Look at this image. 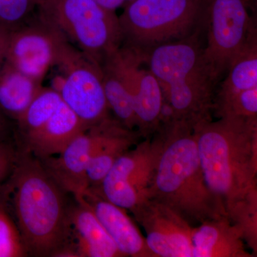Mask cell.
<instances>
[{"label": "cell", "instance_id": "obj_1", "mask_svg": "<svg viewBox=\"0 0 257 257\" xmlns=\"http://www.w3.org/2000/svg\"><path fill=\"white\" fill-rule=\"evenodd\" d=\"M207 187L257 253V119L232 116L193 125Z\"/></svg>", "mask_w": 257, "mask_h": 257}, {"label": "cell", "instance_id": "obj_2", "mask_svg": "<svg viewBox=\"0 0 257 257\" xmlns=\"http://www.w3.org/2000/svg\"><path fill=\"white\" fill-rule=\"evenodd\" d=\"M157 131L161 147L147 198L173 209L194 227L227 217L204 180L193 124L167 117Z\"/></svg>", "mask_w": 257, "mask_h": 257}, {"label": "cell", "instance_id": "obj_3", "mask_svg": "<svg viewBox=\"0 0 257 257\" xmlns=\"http://www.w3.org/2000/svg\"><path fill=\"white\" fill-rule=\"evenodd\" d=\"M13 210L28 256H58L68 236L64 191L30 152L18 151L10 175Z\"/></svg>", "mask_w": 257, "mask_h": 257}, {"label": "cell", "instance_id": "obj_4", "mask_svg": "<svg viewBox=\"0 0 257 257\" xmlns=\"http://www.w3.org/2000/svg\"><path fill=\"white\" fill-rule=\"evenodd\" d=\"M200 31L142 52L143 63L147 64L162 89L164 117L193 125L211 119L216 85L204 60Z\"/></svg>", "mask_w": 257, "mask_h": 257}, {"label": "cell", "instance_id": "obj_5", "mask_svg": "<svg viewBox=\"0 0 257 257\" xmlns=\"http://www.w3.org/2000/svg\"><path fill=\"white\" fill-rule=\"evenodd\" d=\"M207 0H134L119 17L121 47L145 52L192 35L205 20Z\"/></svg>", "mask_w": 257, "mask_h": 257}, {"label": "cell", "instance_id": "obj_6", "mask_svg": "<svg viewBox=\"0 0 257 257\" xmlns=\"http://www.w3.org/2000/svg\"><path fill=\"white\" fill-rule=\"evenodd\" d=\"M37 11L100 66L122 45L119 17L94 0H40Z\"/></svg>", "mask_w": 257, "mask_h": 257}, {"label": "cell", "instance_id": "obj_7", "mask_svg": "<svg viewBox=\"0 0 257 257\" xmlns=\"http://www.w3.org/2000/svg\"><path fill=\"white\" fill-rule=\"evenodd\" d=\"M55 67L62 77L52 87L75 113L85 127L110 117L102 82L101 66L66 40Z\"/></svg>", "mask_w": 257, "mask_h": 257}, {"label": "cell", "instance_id": "obj_8", "mask_svg": "<svg viewBox=\"0 0 257 257\" xmlns=\"http://www.w3.org/2000/svg\"><path fill=\"white\" fill-rule=\"evenodd\" d=\"M205 21L204 60L217 84L256 30L243 0H207Z\"/></svg>", "mask_w": 257, "mask_h": 257}, {"label": "cell", "instance_id": "obj_9", "mask_svg": "<svg viewBox=\"0 0 257 257\" xmlns=\"http://www.w3.org/2000/svg\"><path fill=\"white\" fill-rule=\"evenodd\" d=\"M158 131L118 159L99 187L90 188L115 205L131 211L147 198L159 152Z\"/></svg>", "mask_w": 257, "mask_h": 257}, {"label": "cell", "instance_id": "obj_10", "mask_svg": "<svg viewBox=\"0 0 257 257\" xmlns=\"http://www.w3.org/2000/svg\"><path fill=\"white\" fill-rule=\"evenodd\" d=\"M65 40L37 11L26 23L12 32L5 62L42 82L48 71L55 67Z\"/></svg>", "mask_w": 257, "mask_h": 257}, {"label": "cell", "instance_id": "obj_11", "mask_svg": "<svg viewBox=\"0 0 257 257\" xmlns=\"http://www.w3.org/2000/svg\"><path fill=\"white\" fill-rule=\"evenodd\" d=\"M146 233V242L153 257H192L194 226L171 208L146 198L133 210Z\"/></svg>", "mask_w": 257, "mask_h": 257}, {"label": "cell", "instance_id": "obj_12", "mask_svg": "<svg viewBox=\"0 0 257 257\" xmlns=\"http://www.w3.org/2000/svg\"><path fill=\"white\" fill-rule=\"evenodd\" d=\"M104 121L79 134L58 155L40 160L57 185L75 199L82 197L89 189L87 169Z\"/></svg>", "mask_w": 257, "mask_h": 257}, {"label": "cell", "instance_id": "obj_13", "mask_svg": "<svg viewBox=\"0 0 257 257\" xmlns=\"http://www.w3.org/2000/svg\"><path fill=\"white\" fill-rule=\"evenodd\" d=\"M120 57L137 118V130L142 138H150L163 120L165 104L162 89L149 69L140 68L143 64L141 57L127 52H123Z\"/></svg>", "mask_w": 257, "mask_h": 257}, {"label": "cell", "instance_id": "obj_14", "mask_svg": "<svg viewBox=\"0 0 257 257\" xmlns=\"http://www.w3.org/2000/svg\"><path fill=\"white\" fill-rule=\"evenodd\" d=\"M69 206L68 236L58 256L124 257L83 199Z\"/></svg>", "mask_w": 257, "mask_h": 257}, {"label": "cell", "instance_id": "obj_15", "mask_svg": "<svg viewBox=\"0 0 257 257\" xmlns=\"http://www.w3.org/2000/svg\"><path fill=\"white\" fill-rule=\"evenodd\" d=\"M78 199H83L91 207L124 257H153L145 237L125 209L106 200L90 188Z\"/></svg>", "mask_w": 257, "mask_h": 257}, {"label": "cell", "instance_id": "obj_16", "mask_svg": "<svg viewBox=\"0 0 257 257\" xmlns=\"http://www.w3.org/2000/svg\"><path fill=\"white\" fill-rule=\"evenodd\" d=\"M192 257H253L246 248L243 233L227 217L204 221L194 226Z\"/></svg>", "mask_w": 257, "mask_h": 257}, {"label": "cell", "instance_id": "obj_17", "mask_svg": "<svg viewBox=\"0 0 257 257\" xmlns=\"http://www.w3.org/2000/svg\"><path fill=\"white\" fill-rule=\"evenodd\" d=\"M85 130L78 116L62 101L50 119L22 143V150L39 160L55 156Z\"/></svg>", "mask_w": 257, "mask_h": 257}, {"label": "cell", "instance_id": "obj_18", "mask_svg": "<svg viewBox=\"0 0 257 257\" xmlns=\"http://www.w3.org/2000/svg\"><path fill=\"white\" fill-rule=\"evenodd\" d=\"M140 134L130 130L117 119L109 117L103 123L102 131L87 169L89 188L99 187L116 161L135 146Z\"/></svg>", "mask_w": 257, "mask_h": 257}, {"label": "cell", "instance_id": "obj_19", "mask_svg": "<svg viewBox=\"0 0 257 257\" xmlns=\"http://www.w3.org/2000/svg\"><path fill=\"white\" fill-rule=\"evenodd\" d=\"M42 88V82L28 77L5 60L0 67V110L17 121Z\"/></svg>", "mask_w": 257, "mask_h": 257}, {"label": "cell", "instance_id": "obj_20", "mask_svg": "<svg viewBox=\"0 0 257 257\" xmlns=\"http://www.w3.org/2000/svg\"><path fill=\"white\" fill-rule=\"evenodd\" d=\"M119 50L101 64L103 86L109 109L114 113L116 119L126 127L135 130L138 126L137 118Z\"/></svg>", "mask_w": 257, "mask_h": 257}, {"label": "cell", "instance_id": "obj_21", "mask_svg": "<svg viewBox=\"0 0 257 257\" xmlns=\"http://www.w3.org/2000/svg\"><path fill=\"white\" fill-rule=\"evenodd\" d=\"M214 104L257 87V37L253 34L230 64Z\"/></svg>", "mask_w": 257, "mask_h": 257}, {"label": "cell", "instance_id": "obj_22", "mask_svg": "<svg viewBox=\"0 0 257 257\" xmlns=\"http://www.w3.org/2000/svg\"><path fill=\"white\" fill-rule=\"evenodd\" d=\"M62 101L60 93L55 89L42 88L26 111L16 121L22 143L50 119Z\"/></svg>", "mask_w": 257, "mask_h": 257}, {"label": "cell", "instance_id": "obj_23", "mask_svg": "<svg viewBox=\"0 0 257 257\" xmlns=\"http://www.w3.org/2000/svg\"><path fill=\"white\" fill-rule=\"evenodd\" d=\"M219 118L232 116L243 119H257V87L238 93L235 95L214 104V109Z\"/></svg>", "mask_w": 257, "mask_h": 257}, {"label": "cell", "instance_id": "obj_24", "mask_svg": "<svg viewBox=\"0 0 257 257\" xmlns=\"http://www.w3.org/2000/svg\"><path fill=\"white\" fill-rule=\"evenodd\" d=\"M40 0H0V28L16 30L33 16Z\"/></svg>", "mask_w": 257, "mask_h": 257}, {"label": "cell", "instance_id": "obj_25", "mask_svg": "<svg viewBox=\"0 0 257 257\" xmlns=\"http://www.w3.org/2000/svg\"><path fill=\"white\" fill-rule=\"evenodd\" d=\"M27 256L16 224L0 208V257Z\"/></svg>", "mask_w": 257, "mask_h": 257}, {"label": "cell", "instance_id": "obj_26", "mask_svg": "<svg viewBox=\"0 0 257 257\" xmlns=\"http://www.w3.org/2000/svg\"><path fill=\"white\" fill-rule=\"evenodd\" d=\"M18 154L11 143L0 140V182L11 174Z\"/></svg>", "mask_w": 257, "mask_h": 257}, {"label": "cell", "instance_id": "obj_27", "mask_svg": "<svg viewBox=\"0 0 257 257\" xmlns=\"http://www.w3.org/2000/svg\"><path fill=\"white\" fill-rule=\"evenodd\" d=\"M104 9L116 13V10L124 8L134 0H94Z\"/></svg>", "mask_w": 257, "mask_h": 257}, {"label": "cell", "instance_id": "obj_28", "mask_svg": "<svg viewBox=\"0 0 257 257\" xmlns=\"http://www.w3.org/2000/svg\"><path fill=\"white\" fill-rule=\"evenodd\" d=\"M13 31L0 28V67L4 63L11 33Z\"/></svg>", "mask_w": 257, "mask_h": 257}, {"label": "cell", "instance_id": "obj_29", "mask_svg": "<svg viewBox=\"0 0 257 257\" xmlns=\"http://www.w3.org/2000/svg\"><path fill=\"white\" fill-rule=\"evenodd\" d=\"M7 116L0 110V140L4 138L8 130V122Z\"/></svg>", "mask_w": 257, "mask_h": 257}]
</instances>
